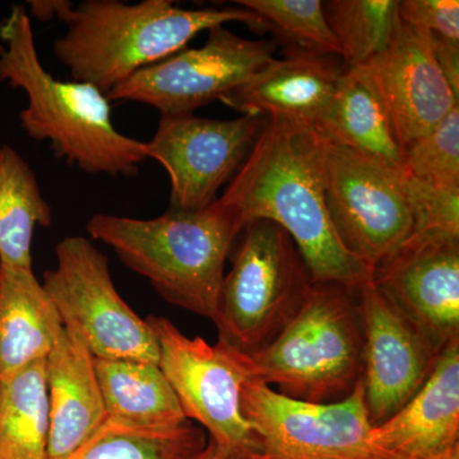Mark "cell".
<instances>
[{"mask_svg": "<svg viewBox=\"0 0 459 459\" xmlns=\"http://www.w3.org/2000/svg\"><path fill=\"white\" fill-rule=\"evenodd\" d=\"M93 240L114 250L169 304L212 320L234 241L243 228L217 199L192 212L169 210L141 220L96 213L86 225Z\"/></svg>", "mask_w": 459, "mask_h": 459, "instance_id": "obj_4", "label": "cell"}, {"mask_svg": "<svg viewBox=\"0 0 459 459\" xmlns=\"http://www.w3.org/2000/svg\"><path fill=\"white\" fill-rule=\"evenodd\" d=\"M342 66L334 56L291 50L221 99L243 115L282 117L316 126L336 92Z\"/></svg>", "mask_w": 459, "mask_h": 459, "instance_id": "obj_17", "label": "cell"}, {"mask_svg": "<svg viewBox=\"0 0 459 459\" xmlns=\"http://www.w3.org/2000/svg\"><path fill=\"white\" fill-rule=\"evenodd\" d=\"M198 459H234L228 453L223 452L213 442L208 439L207 446H205L204 452L199 455Z\"/></svg>", "mask_w": 459, "mask_h": 459, "instance_id": "obj_32", "label": "cell"}, {"mask_svg": "<svg viewBox=\"0 0 459 459\" xmlns=\"http://www.w3.org/2000/svg\"><path fill=\"white\" fill-rule=\"evenodd\" d=\"M371 442L397 459H459V340L409 403L373 427Z\"/></svg>", "mask_w": 459, "mask_h": 459, "instance_id": "obj_16", "label": "cell"}, {"mask_svg": "<svg viewBox=\"0 0 459 459\" xmlns=\"http://www.w3.org/2000/svg\"><path fill=\"white\" fill-rule=\"evenodd\" d=\"M430 44L444 78L459 99V41L430 33Z\"/></svg>", "mask_w": 459, "mask_h": 459, "instance_id": "obj_30", "label": "cell"}, {"mask_svg": "<svg viewBox=\"0 0 459 459\" xmlns=\"http://www.w3.org/2000/svg\"><path fill=\"white\" fill-rule=\"evenodd\" d=\"M56 255V268L45 272L41 283L65 328L95 359L160 365L156 334L115 289L107 255L83 237L62 238Z\"/></svg>", "mask_w": 459, "mask_h": 459, "instance_id": "obj_7", "label": "cell"}, {"mask_svg": "<svg viewBox=\"0 0 459 459\" xmlns=\"http://www.w3.org/2000/svg\"><path fill=\"white\" fill-rule=\"evenodd\" d=\"M364 334L362 385L373 427L409 403L433 371L440 353L374 283L355 287Z\"/></svg>", "mask_w": 459, "mask_h": 459, "instance_id": "obj_13", "label": "cell"}, {"mask_svg": "<svg viewBox=\"0 0 459 459\" xmlns=\"http://www.w3.org/2000/svg\"><path fill=\"white\" fill-rule=\"evenodd\" d=\"M398 17L407 25L459 41V2L457 0H402Z\"/></svg>", "mask_w": 459, "mask_h": 459, "instance_id": "obj_29", "label": "cell"}, {"mask_svg": "<svg viewBox=\"0 0 459 459\" xmlns=\"http://www.w3.org/2000/svg\"><path fill=\"white\" fill-rule=\"evenodd\" d=\"M108 419L147 428L189 421L159 364L95 359Z\"/></svg>", "mask_w": 459, "mask_h": 459, "instance_id": "obj_21", "label": "cell"}, {"mask_svg": "<svg viewBox=\"0 0 459 459\" xmlns=\"http://www.w3.org/2000/svg\"><path fill=\"white\" fill-rule=\"evenodd\" d=\"M413 217L411 237L459 238V190L435 188L398 170Z\"/></svg>", "mask_w": 459, "mask_h": 459, "instance_id": "obj_28", "label": "cell"}, {"mask_svg": "<svg viewBox=\"0 0 459 459\" xmlns=\"http://www.w3.org/2000/svg\"><path fill=\"white\" fill-rule=\"evenodd\" d=\"M207 444V433L192 421L147 428L108 419L66 459H198Z\"/></svg>", "mask_w": 459, "mask_h": 459, "instance_id": "obj_24", "label": "cell"}, {"mask_svg": "<svg viewBox=\"0 0 459 459\" xmlns=\"http://www.w3.org/2000/svg\"><path fill=\"white\" fill-rule=\"evenodd\" d=\"M402 170L435 188L459 190V107L404 148Z\"/></svg>", "mask_w": 459, "mask_h": 459, "instance_id": "obj_27", "label": "cell"}, {"mask_svg": "<svg viewBox=\"0 0 459 459\" xmlns=\"http://www.w3.org/2000/svg\"><path fill=\"white\" fill-rule=\"evenodd\" d=\"M60 0H33L31 4L32 16L40 21H51L57 16Z\"/></svg>", "mask_w": 459, "mask_h": 459, "instance_id": "obj_31", "label": "cell"}, {"mask_svg": "<svg viewBox=\"0 0 459 459\" xmlns=\"http://www.w3.org/2000/svg\"><path fill=\"white\" fill-rule=\"evenodd\" d=\"M0 81L23 91L21 128L49 142L57 159L87 174L135 177L148 160L146 142L124 135L111 120L110 101L90 83L56 80L42 65L31 18L16 5L0 23Z\"/></svg>", "mask_w": 459, "mask_h": 459, "instance_id": "obj_2", "label": "cell"}, {"mask_svg": "<svg viewBox=\"0 0 459 459\" xmlns=\"http://www.w3.org/2000/svg\"><path fill=\"white\" fill-rule=\"evenodd\" d=\"M160 346V368L184 415L204 429L208 439L234 459H252L258 437L241 412V385L252 379L247 355L221 342L186 337L171 320L146 319Z\"/></svg>", "mask_w": 459, "mask_h": 459, "instance_id": "obj_8", "label": "cell"}, {"mask_svg": "<svg viewBox=\"0 0 459 459\" xmlns=\"http://www.w3.org/2000/svg\"><path fill=\"white\" fill-rule=\"evenodd\" d=\"M267 117L243 115L221 120L195 114L161 115L148 159L170 178L171 211L192 212L216 202L217 193L240 170Z\"/></svg>", "mask_w": 459, "mask_h": 459, "instance_id": "obj_12", "label": "cell"}, {"mask_svg": "<svg viewBox=\"0 0 459 459\" xmlns=\"http://www.w3.org/2000/svg\"><path fill=\"white\" fill-rule=\"evenodd\" d=\"M49 443L47 459H66L107 422L95 358L71 329H63L47 358Z\"/></svg>", "mask_w": 459, "mask_h": 459, "instance_id": "obj_18", "label": "cell"}, {"mask_svg": "<svg viewBox=\"0 0 459 459\" xmlns=\"http://www.w3.org/2000/svg\"><path fill=\"white\" fill-rule=\"evenodd\" d=\"M240 406L258 437L252 459H397L371 442L362 380L346 400L320 404L249 379L241 385Z\"/></svg>", "mask_w": 459, "mask_h": 459, "instance_id": "obj_9", "label": "cell"}, {"mask_svg": "<svg viewBox=\"0 0 459 459\" xmlns=\"http://www.w3.org/2000/svg\"><path fill=\"white\" fill-rule=\"evenodd\" d=\"M47 359L0 379V459H47Z\"/></svg>", "mask_w": 459, "mask_h": 459, "instance_id": "obj_23", "label": "cell"}, {"mask_svg": "<svg viewBox=\"0 0 459 459\" xmlns=\"http://www.w3.org/2000/svg\"><path fill=\"white\" fill-rule=\"evenodd\" d=\"M360 66L385 101L403 151L459 107L435 60L430 33L400 17L388 47Z\"/></svg>", "mask_w": 459, "mask_h": 459, "instance_id": "obj_15", "label": "cell"}, {"mask_svg": "<svg viewBox=\"0 0 459 459\" xmlns=\"http://www.w3.org/2000/svg\"><path fill=\"white\" fill-rule=\"evenodd\" d=\"M371 279L437 352L459 340V238L411 237Z\"/></svg>", "mask_w": 459, "mask_h": 459, "instance_id": "obj_14", "label": "cell"}, {"mask_svg": "<svg viewBox=\"0 0 459 459\" xmlns=\"http://www.w3.org/2000/svg\"><path fill=\"white\" fill-rule=\"evenodd\" d=\"M397 0H328L323 3L343 59L342 72L358 68L388 47L397 23Z\"/></svg>", "mask_w": 459, "mask_h": 459, "instance_id": "obj_25", "label": "cell"}, {"mask_svg": "<svg viewBox=\"0 0 459 459\" xmlns=\"http://www.w3.org/2000/svg\"><path fill=\"white\" fill-rule=\"evenodd\" d=\"M325 193L338 240L371 272L412 235V212L398 170L370 157L327 142Z\"/></svg>", "mask_w": 459, "mask_h": 459, "instance_id": "obj_10", "label": "cell"}, {"mask_svg": "<svg viewBox=\"0 0 459 459\" xmlns=\"http://www.w3.org/2000/svg\"><path fill=\"white\" fill-rule=\"evenodd\" d=\"M240 235L212 322L217 342L252 356L295 316L313 279L294 240L277 223L256 220Z\"/></svg>", "mask_w": 459, "mask_h": 459, "instance_id": "obj_6", "label": "cell"}, {"mask_svg": "<svg viewBox=\"0 0 459 459\" xmlns=\"http://www.w3.org/2000/svg\"><path fill=\"white\" fill-rule=\"evenodd\" d=\"M63 329L33 270L0 264V379L45 360Z\"/></svg>", "mask_w": 459, "mask_h": 459, "instance_id": "obj_19", "label": "cell"}, {"mask_svg": "<svg viewBox=\"0 0 459 459\" xmlns=\"http://www.w3.org/2000/svg\"><path fill=\"white\" fill-rule=\"evenodd\" d=\"M56 20L65 32L53 44L72 81L108 93L148 65L186 49L199 32L230 22L261 31L262 20L243 7L186 9L170 0H60Z\"/></svg>", "mask_w": 459, "mask_h": 459, "instance_id": "obj_3", "label": "cell"}, {"mask_svg": "<svg viewBox=\"0 0 459 459\" xmlns=\"http://www.w3.org/2000/svg\"><path fill=\"white\" fill-rule=\"evenodd\" d=\"M53 211L29 162L13 147L0 146V264L32 268L38 228H49Z\"/></svg>", "mask_w": 459, "mask_h": 459, "instance_id": "obj_22", "label": "cell"}, {"mask_svg": "<svg viewBox=\"0 0 459 459\" xmlns=\"http://www.w3.org/2000/svg\"><path fill=\"white\" fill-rule=\"evenodd\" d=\"M235 4L261 18V31L273 32L290 45V51L341 56L320 0H238Z\"/></svg>", "mask_w": 459, "mask_h": 459, "instance_id": "obj_26", "label": "cell"}, {"mask_svg": "<svg viewBox=\"0 0 459 459\" xmlns=\"http://www.w3.org/2000/svg\"><path fill=\"white\" fill-rule=\"evenodd\" d=\"M253 380L310 403L346 400L362 380L364 334L355 287L313 281L270 344L247 356Z\"/></svg>", "mask_w": 459, "mask_h": 459, "instance_id": "obj_5", "label": "cell"}, {"mask_svg": "<svg viewBox=\"0 0 459 459\" xmlns=\"http://www.w3.org/2000/svg\"><path fill=\"white\" fill-rule=\"evenodd\" d=\"M314 128L328 143L350 148L394 170L403 165L404 151L385 101L361 66L343 72Z\"/></svg>", "mask_w": 459, "mask_h": 459, "instance_id": "obj_20", "label": "cell"}, {"mask_svg": "<svg viewBox=\"0 0 459 459\" xmlns=\"http://www.w3.org/2000/svg\"><path fill=\"white\" fill-rule=\"evenodd\" d=\"M274 50L276 41L247 40L225 26L214 27L204 47L183 49L141 69L108 99L140 102L161 115L193 114L273 62Z\"/></svg>", "mask_w": 459, "mask_h": 459, "instance_id": "obj_11", "label": "cell"}, {"mask_svg": "<svg viewBox=\"0 0 459 459\" xmlns=\"http://www.w3.org/2000/svg\"><path fill=\"white\" fill-rule=\"evenodd\" d=\"M325 146L313 126L268 117L220 198L241 228L268 220L285 230L313 281L356 287L371 274L338 240L325 204Z\"/></svg>", "mask_w": 459, "mask_h": 459, "instance_id": "obj_1", "label": "cell"}]
</instances>
